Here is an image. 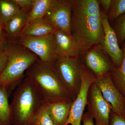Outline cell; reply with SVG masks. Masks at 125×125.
I'll list each match as a JSON object with an SVG mask.
<instances>
[{
    "mask_svg": "<svg viewBox=\"0 0 125 125\" xmlns=\"http://www.w3.org/2000/svg\"><path fill=\"white\" fill-rule=\"evenodd\" d=\"M101 11L98 0H73L71 35L82 52L94 45H102Z\"/></svg>",
    "mask_w": 125,
    "mask_h": 125,
    "instance_id": "cell-1",
    "label": "cell"
},
{
    "mask_svg": "<svg viewBox=\"0 0 125 125\" xmlns=\"http://www.w3.org/2000/svg\"><path fill=\"white\" fill-rule=\"evenodd\" d=\"M25 76L45 103L60 101L73 102L53 65L38 59L27 70Z\"/></svg>",
    "mask_w": 125,
    "mask_h": 125,
    "instance_id": "cell-2",
    "label": "cell"
},
{
    "mask_svg": "<svg viewBox=\"0 0 125 125\" xmlns=\"http://www.w3.org/2000/svg\"><path fill=\"white\" fill-rule=\"evenodd\" d=\"M45 104L25 76L14 92L10 105L11 125H32L34 118Z\"/></svg>",
    "mask_w": 125,
    "mask_h": 125,
    "instance_id": "cell-3",
    "label": "cell"
},
{
    "mask_svg": "<svg viewBox=\"0 0 125 125\" xmlns=\"http://www.w3.org/2000/svg\"><path fill=\"white\" fill-rule=\"evenodd\" d=\"M8 61L0 76V85L13 91L25 76L30 67L39 59L28 49L15 42H7L6 49Z\"/></svg>",
    "mask_w": 125,
    "mask_h": 125,
    "instance_id": "cell-4",
    "label": "cell"
},
{
    "mask_svg": "<svg viewBox=\"0 0 125 125\" xmlns=\"http://www.w3.org/2000/svg\"><path fill=\"white\" fill-rule=\"evenodd\" d=\"M53 66L62 84L73 101L78 96L82 83L84 66L79 58H58Z\"/></svg>",
    "mask_w": 125,
    "mask_h": 125,
    "instance_id": "cell-5",
    "label": "cell"
},
{
    "mask_svg": "<svg viewBox=\"0 0 125 125\" xmlns=\"http://www.w3.org/2000/svg\"><path fill=\"white\" fill-rule=\"evenodd\" d=\"M13 42L25 47L43 62L53 65L57 59L54 33L40 37H20Z\"/></svg>",
    "mask_w": 125,
    "mask_h": 125,
    "instance_id": "cell-6",
    "label": "cell"
},
{
    "mask_svg": "<svg viewBox=\"0 0 125 125\" xmlns=\"http://www.w3.org/2000/svg\"><path fill=\"white\" fill-rule=\"evenodd\" d=\"M83 52L85 54L81 62L96 78L110 75L114 70L115 67L111 60L102 45H94Z\"/></svg>",
    "mask_w": 125,
    "mask_h": 125,
    "instance_id": "cell-7",
    "label": "cell"
},
{
    "mask_svg": "<svg viewBox=\"0 0 125 125\" xmlns=\"http://www.w3.org/2000/svg\"><path fill=\"white\" fill-rule=\"evenodd\" d=\"M96 77L88 69L84 66L82 74V83L80 90L76 98L72 104L69 116L66 125H81L82 117L87 105L88 93Z\"/></svg>",
    "mask_w": 125,
    "mask_h": 125,
    "instance_id": "cell-8",
    "label": "cell"
},
{
    "mask_svg": "<svg viewBox=\"0 0 125 125\" xmlns=\"http://www.w3.org/2000/svg\"><path fill=\"white\" fill-rule=\"evenodd\" d=\"M73 0H55L45 18L56 29L65 32L72 37L71 22Z\"/></svg>",
    "mask_w": 125,
    "mask_h": 125,
    "instance_id": "cell-9",
    "label": "cell"
},
{
    "mask_svg": "<svg viewBox=\"0 0 125 125\" xmlns=\"http://www.w3.org/2000/svg\"><path fill=\"white\" fill-rule=\"evenodd\" d=\"M87 105V112L95 119L94 125H109L111 107L104 98L94 82L89 90Z\"/></svg>",
    "mask_w": 125,
    "mask_h": 125,
    "instance_id": "cell-10",
    "label": "cell"
},
{
    "mask_svg": "<svg viewBox=\"0 0 125 125\" xmlns=\"http://www.w3.org/2000/svg\"><path fill=\"white\" fill-rule=\"evenodd\" d=\"M94 83L104 99L111 105L112 111L125 116V98L117 88L110 74L95 78Z\"/></svg>",
    "mask_w": 125,
    "mask_h": 125,
    "instance_id": "cell-11",
    "label": "cell"
},
{
    "mask_svg": "<svg viewBox=\"0 0 125 125\" xmlns=\"http://www.w3.org/2000/svg\"><path fill=\"white\" fill-rule=\"evenodd\" d=\"M101 15L104 33L102 46L111 60L114 67L116 68L119 67L122 62L123 51L119 47L116 33L108 21L107 15L104 10H101Z\"/></svg>",
    "mask_w": 125,
    "mask_h": 125,
    "instance_id": "cell-12",
    "label": "cell"
},
{
    "mask_svg": "<svg viewBox=\"0 0 125 125\" xmlns=\"http://www.w3.org/2000/svg\"><path fill=\"white\" fill-rule=\"evenodd\" d=\"M55 36L56 55L57 59L79 57L82 49L72 37L60 30L56 29Z\"/></svg>",
    "mask_w": 125,
    "mask_h": 125,
    "instance_id": "cell-13",
    "label": "cell"
},
{
    "mask_svg": "<svg viewBox=\"0 0 125 125\" xmlns=\"http://www.w3.org/2000/svg\"><path fill=\"white\" fill-rule=\"evenodd\" d=\"M72 102L64 101L46 104L47 110L55 125H66Z\"/></svg>",
    "mask_w": 125,
    "mask_h": 125,
    "instance_id": "cell-14",
    "label": "cell"
},
{
    "mask_svg": "<svg viewBox=\"0 0 125 125\" xmlns=\"http://www.w3.org/2000/svg\"><path fill=\"white\" fill-rule=\"evenodd\" d=\"M29 10L21 9L19 12L5 25L7 42H15L27 24Z\"/></svg>",
    "mask_w": 125,
    "mask_h": 125,
    "instance_id": "cell-15",
    "label": "cell"
},
{
    "mask_svg": "<svg viewBox=\"0 0 125 125\" xmlns=\"http://www.w3.org/2000/svg\"><path fill=\"white\" fill-rule=\"evenodd\" d=\"M56 29L45 18L38 19L27 23L21 31L19 38L44 36L53 33Z\"/></svg>",
    "mask_w": 125,
    "mask_h": 125,
    "instance_id": "cell-16",
    "label": "cell"
},
{
    "mask_svg": "<svg viewBox=\"0 0 125 125\" xmlns=\"http://www.w3.org/2000/svg\"><path fill=\"white\" fill-rule=\"evenodd\" d=\"M12 91L0 85V125H11L9 98Z\"/></svg>",
    "mask_w": 125,
    "mask_h": 125,
    "instance_id": "cell-17",
    "label": "cell"
},
{
    "mask_svg": "<svg viewBox=\"0 0 125 125\" xmlns=\"http://www.w3.org/2000/svg\"><path fill=\"white\" fill-rule=\"evenodd\" d=\"M55 0H34L29 13L27 23L38 19L45 18L52 6Z\"/></svg>",
    "mask_w": 125,
    "mask_h": 125,
    "instance_id": "cell-18",
    "label": "cell"
},
{
    "mask_svg": "<svg viewBox=\"0 0 125 125\" xmlns=\"http://www.w3.org/2000/svg\"><path fill=\"white\" fill-rule=\"evenodd\" d=\"M20 9L13 0H0V22L4 27Z\"/></svg>",
    "mask_w": 125,
    "mask_h": 125,
    "instance_id": "cell-19",
    "label": "cell"
},
{
    "mask_svg": "<svg viewBox=\"0 0 125 125\" xmlns=\"http://www.w3.org/2000/svg\"><path fill=\"white\" fill-rule=\"evenodd\" d=\"M122 49L123 56L121 64L115 68L110 75L114 85L125 98V40Z\"/></svg>",
    "mask_w": 125,
    "mask_h": 125,
    "instance_id": "cell-20",
    "label": "cell"
},
{
    "mask_svg": "<svg viewBox=\"0 0 125 125\" xmlns=\"http://www.w3.org/2000/svg\"><path fill=\"white\" fill-rule=\"evenodd\" d=\"M124 14H125V0H113L111 7L107 15L109 22H114Z\"/></svg>",
    "mask_w": 125,
    "mask_h": 125,
    "instance_id": "cell-21",
    "label": "cell"
},
{
    "mask_svg": "<svg viewBox=\"0 0 125 125\" xmlns=\"http://www.w3.org/2000/svg\"><path fill=\"white\" fill-rule=\"evenodd\" d=\"M32 125H55L47 110L46 104L34 118Z\"/></svg>",
    "mask_w": 125,
    "mask_h": 125,
    "instance_id": "cell-22",
    "label": "cell"
},
{
    "mask_svg": "<svg viewBox=\"0 0 125 125\" xmlns=\"http://www.w3.org/2000/svg\"><path fill=\"white\" fill-rule=\"evenodd\" d=\"M112 27L115 31L117 39L120 42L125 40V14L118 17L113 22Z\"/></svg>",
    "mask_w": 125,
    "mask_h": 125,
    "instance_id": "cell-23",
    "label": "cell"
},
{
    "mask_svg": "<svg viewBox=\"0 0 125 125\" xmlns=\"http://www.w3.org/2000/svg\"><path fill=\"white\" fill-rule=\"evenodd\" d=\"M109 125H125V116L121 115L112 111L109 117Z\"/></svg>",
    "mask_w": 125,
    "mask_h": 125,
    "instance_id": "cell-24",
    "label": "cell"
},
{
    "mask_svg": "<svg viewBox=\"0 0 125 125\" xmlns=\"http://www.w3.org/2000/svg\"><path fill=\"white\" fill-rule=\"evenodd\" d=\"M20 9L30 11L33 4L34 0H13Z\"/></svg>",
    "mask_w": 125,
    "mask_h": 125,
    "instance_id": "cell-25",
    "label": "cell"
},
{
    "mask_svg": "<svg viewBox=\"0 0 125 125\" xmlns=\"http://www.w3.org/2000/svg\"><path fill=\"white\" fill-rule=\"evenodd\" d=\"M8 61L6 50L0 52V76L4 70Z\"/></svg>",
    "mask_w": 125,
    "mask_h": 125,
    "instance_id": "cell-26",
    "label": "cell"
},
{
    "mask_svg": "<svg viewBox=\"0 0 125 125\" xmlns=\"http://www.w3.org/2000/svg\"><path fill=\"white\" fill-rule=\"evenodd\" d=\"M93 120V116L88 112H85L83 114L82 118L83 125H94Z\"/></svg>",
    "mask_w": 125,
    "mask_h": 125,
    "instance_id": "cell-27",
    "label": "cell"
},
{
    "mask_svg": "<svg viewBox=\"0 0 125 125\" xmlns=\"http://www.w3.org/2000/svg\"><path fill=\"white\" fill-rule=\"evenodd\" d=\"M100 4L102 6L104 11L107 15L112 4L113 0H98Z\"/></svg>",
    "mask_w": 125,
    "mask_h": 125,
    "instance_id": "cell-28",
    "label": "cell"
},
{
    "mask_svg": "<svg viewBox=\"0 0 125 125\" xmlns=\"http://www.w3.org/2000/svg\"><path fill=\"white\" fill-rule=\"evenodd\" d=\"M0 40H7L4 27L0 22Z\"/></svg>",
    "mask_w": 125,
    "mask_h": 125,
    "instance_id": "cell-29",
    "label": "cell"
},
{
    "mask_svg": "<svg viewBox=\"0 0 125 125\" xmlns=\"http://www.w3.org/2000/svg\"><path fill=\"white\" fill-rule=\"evenodd\" d=\"M7 43V40H0V52L6 50Z\"/></svg>",
    "mask_w": 125,
    "mask_h": 125,
    "instance_id": "cell-30",
    "label": "cell"
}]
</instances>
